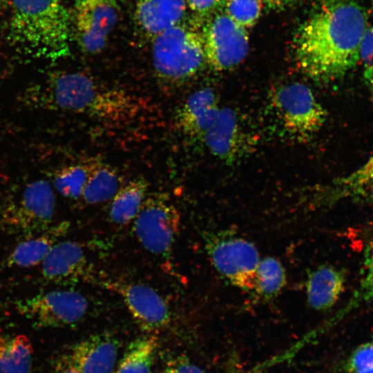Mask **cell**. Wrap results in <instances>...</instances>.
<instances>
[{
    "label": "cell",
    "instance_id": "cell-1",
    "mask_svg": "<svg viewBox=\"0 0 373 373\" xmlns=\"http://www.w3.org/2000/svg\"><path fill=\"white\" fill-rule=\"evenodd\" d=\"M367 15L353 0H325L298 29L296 57L302 70L324 82L342 77L359 61Z\"/></svg>",
    "mask_w": 373,
    "mask_h": 373
},
{
    "label": "cell",
    "instance_id": "cell-2",
    "mask_svg": "<svg viewBox=\"0 0 373 373\" xmlns=\"http://www.w3.org/2000/svg\"><path fill=\"white\" fill-rule=\"evenodd\" d=\"M33 107L81 113L114 122L140 114V100L118 88L104 86L80 72L57 73L28 88L23 96Z\"/></svg>",
    "mask_w": 373,
    "mask_h": 373
},
{
    "label": "cell",
    "instance_id": "cell-3",
    "mask_svg": "<svg viewBox=\"0 0 373 373\" xmlns=\"http://www.w3.org/2000/svg\"><path fill=\"white\" fill-rule=\"evenodd\" d=\"M7 40L17 52L55 59L69 51L70 20L61 0H10Z\"/></svg>",
    "mask_w": 373,
    "mask_h": 373
},
{
    "label": "cell",
    "instance_id": "cell-4",
    "mask_svg": "<svg viewBox=\"0 0 373 373\" xmlns=\"http://www.w3.org/2000/svg\"><path fill=\"white\" fill-rule=\"evenodd\" d=\"M153 64L162 81L177 85L193 76L205 59L202 36L182 24L154 38Z\"/></svg>",
    "mask_w": 373,
    "mask_h": 373
},
{
    "label": "cell",
    "instance_id": "cell-5",
    "mask_svg": "<svg viewBox=\"0 0 373 373\" xmlns=\"http://www.w3.org/2000/svg\"><path fill=\"white\" fill-rule=\"evenodd\" d=\"M204 248L211 265L231 285L253 291L259 251L249 240L231 232H207Z\"/></svg>",
    "mask_w": 373,
    "mask_h": 373
},
{
    "label": "cell",
    "instance_id": "cell-6",
    "mask_svg": "<svg viewBox=\"0 0 373 373\" xmlns=\"http://www.w3.org/2000/svg\"><path fill=\"white\" fill-rule=\"evenodd\" d=\"M55 197L51 185L44 180L29 183L17 199L4 207L1 225L12 234L26 238L41 233L52 225Z\"/></svg>",
    "mask_w": 373,
    "mask_h": 373
},
{
    "label": "cell",
    "instance_id": "cell-7",
    "mask_svg": "<svg viewBox=\"0 0 373 373\" xmlns=\"http://www.w3.org/2000/svg\"><path fill=\"white\" fill-rule=\"evenodd\" d=\"M180 214L164 193L146 195L134 219L133 231L139 242L150 253L168 256L179 231Z\"/></svg>",
    "mask_w": 373,
    "mask_h": 373
},
{
    "label": "cell",
    "instance_id": "cell-8",
    "mask_svg": "<svg viewBox=\"0 0 373 373\" xmlns=\"http://www.w3.org/2000/svg\"><path fill=\"white\" fill-rule=\"evenodd\" d=\"M86 298L71 289L39 294L15 303L17 312L42 327H64L80 323L88 314Z\"/></svg>",
    "mask_w": 373,
    "mask_h": 373
},
{
    "label": "cell",
    "instance_id": "cell-9",
    "mask_svg": "<svg viewBox=\"0 0 373 373\" xmlns=\"http://www.w3.org/2000/svg\"><path fill=\"white\" fill-rule=\"evenodd\" d=\"M273 100L283 126L296 135L309 136L318 131L325 122V110L303 84L281 86Z\"/></svg>",
    "mask_w": 373,
    "mask_h": 373
},
{
    "label": "cell",
    "instance_id": "cell-10",
    "mask_svg": "<svg viewBox=\"0 0 373 373\" xmlns=\"http://www.w3.org/2000/svg\"><path fill=\"white\" fill-rule=\"evenodd\" d=\"M202 37L205 60L216 70L233 68L247 55L249 42L245 28L226 14H216L207 23Z\"/></svg>",
    "mask_w": 373,
    "mask_h": 373
},
{
    "label": "cell",
    "instance_id": "cell-11",
    "mask_svg": "<svg viewBox=\"0 0 373 373\" xmlns=\"http://www.w3.org/2000/svg\"><path fill=\"white\" fill-rule=\"evenodd\" d=\"M101 285L122 298L138 326L148 332L166 328L171 313L164 299L153 288L135 282L102 280Z\"/></svg>",
    "mask_w": 373,
    "mask_h": 373
},
{
    "label": "cell",
    "instance_id": "cell-12",
    "mask_svg": "<svg viewBox=\"0 0 373 373\" xmlns=\"http://www.w3.org/2000/svg\"><path fill=\"white\" fill-rule=\"evenodd\" d=\"M75 8L81 48L88 53L100 52L117 19V0H85Z\"/></svg>",
    "mask_w": 373,
    "mask_h": 373
},
{
    "label": "cell",
    "instance_id": "cell-13",
    "mask_svg": "<svg viewBox=\"0 0 373 373\" xmlns=\"http://www.w3.org/2000/svg\"><path fill=\"white\" fill-rule=\"evenodd\" d=\"M41 265L44 280L56 285L74 286L93 277L84 249L71 240L57 242Z\"/></svg>",
    "mask_w": 373,
    "mask_h": 373
},
{
    "label": "cell",
    "instance_id": "cell-14",
    "mask_svg": "<svg viewBox=\"0 0 373 373\" xmlns=\"http://www.w3.org/2000/svg\"><path fill=\"white\" fill-rule=\"evenodd\" d=\"M119 347L113 334L97 333L74 344L61 358L81 373H113Z\"/></svg>",
    "mask_w": 373,
    "mask_h": 373
},
{
    "label": "cell",
    "instance_id": "cell-15",
    "mask_svg": "<svg viewBox=\"0 0 373 373\" xmlns=\"http://www.w3.org/2000/svg\"><path fill=\"white\" fill-rule=\"evenodd\" d=\"M211 153L226 162L236 161L245 151L246 138L234 111L220 108L202 139Z\"/></svg>",
    "mask_w": 373,
    "mask_h": 373
},
{
    "label": "cell",
    "instance_id": "cell-16",
    "mask_svg": "<svg viewBox=\"0 0 373 373\" xmlns=\"http://www.w3.org/2000/svg\"><path fill=\"white\" fill-rule=\"evenodd\" d=\"M220 110L217 96L211 88L198 90L187 98L178 111V126L186 135L202 139Z\"/></svg>",
    "mask_w": 373,
    "mask_h": 373
},
{
    "label": "cell",
    "instance_id": "cell-17",
    "mask_svg": "<svg viewBox=\"0 0 373 373\" xmlns=\"http://www.w3.org/2000/svg\"><path fill=\"white\" fill-rule=\"evenodd\" d=\"M344 271L330 265H321L312 270L306 279V299L315 310L331 309L339 299L345 285Z\"/></svg>",
    "mask_w": 373,
    "mask_h": 373
},
{
    "label": "cell",
    "instance_id": "cell-18",
    "mask_svg": "<svg viewBox=\"0 0 373 373\" xmlns=\"http://www.w3.org/2000/svg\"><path fill=\"white\" fill-rule=\"evenodd\" d=\"M185 11V0H138L135 19L144 33L155 38L179 24Z\"/></svg>",
    "mask_w": 373,
    "mask_h": 373
},
{
    "label": "cell",
    "instance_id": "cell-19",
    "mask_svg": "<svg viewBox=\"0 0 373 373\" xmlns=\"http://www.w3.org/2000/svg\"><path fill=\"white\" fill-rule=\"evenodd\" d=\"M323 199L328 204L340 200L373 204V154L354 171L333 182Z\"/></svg>",
    "mask_w": 373,
    "mask_h": 373
},
{
    "label": "cell",
    "instance_id": "cell-20",
    "mask_svg": "<svg viewBox=\"0 0 373 373\" xmlns=\"http://www.w3.org/2000/svg\"><path fill=\"white\" fill-rule=\"evenodd\" d=\"M69 223L64 221L51 225L44 232L26 238L12 250L4 263L6 267H30L41 264L52 247L68 231Z\"/></svg>",
    "mask_w": 373,
    "mask_h": 373
},
{
    "label": "cell",
    "instance_id": "cell-21",
    "mask_svg": "<svg viewBox=\"0 0 373 373\" xmlns=\"http://www.w3.org/2000/svg\"><path fill=\"white\" fill-rule=\"evenodd\" d=\"M149 183L137 178L123 185L113 197L108 216L118 225L128 224L136 218L147 195Z\"/></svg>",
    "mask_w": 373,
    "mask_h": 373
},
{
    "label": "cell",
    "instance_id": "cell-22",
    "mask_svg": "<svg viewBox=\"0 0 373 373\" xmlns=\"http://www.w3.org/2000/svg\"><path fill=\"white\" fill-rule=\"evenodd\" d=\"M116 170L106 164H90V171L81 198L88 204H95L112 199L123 186Z\"/></svg>",
    "mask_w": 373,
    "mask_h": 373
},
{
    "label": "cell",
    "instance_id": "cell-23",
    "mask_svg": "<svg viewBox=\"0 0 373 373\" xmlns=\"http://www.w3.org/2000/svg\"><path fill=\"white\" fill-rule=\"evenodd\" d=\"M32 355V346L26 336H0V373H30Z\"/></svg>",
    "mask_w": 373,
    "mask_h": 373
},
{
    "label": "cell",
    "instance_id": "cell-24",
    "mask_svg": "<svg viewBox=\"0 0 373 373\" xmlns=\"http://www.w3.org/2000/svg\"><path fill=\"white\" fill-rule=\"evenodd\" d=\"M157 347L154 336L135 340L130 343L113 373H151Z\"/></svg>",
    "mask_w": 373,
    "mask_h": 373
},
{
    "label": "cell",
    "instance_id": "cell-25",
    "mask_svg": "<svg viewBox=\"0 0 373 373\" xmlns=\"http://www.w3.org/2000/svg\"><path fill=\"white\" fill-rule=\"evenodd\" d=\"M287 283L285 269L279 260L268 256L260 259L256 271L254 292L267 300L276 297Z\"/></svg>",
    "mask_w": 373,
    "mask_h": 373
},
{
    "label": "cell",
    "instance_id": "cell-26",
    "mask_svg": "<svg viewBox=\"0 0 373 373\" xmlns=\"http://www.w3.org/2000/svg\"><path fill=\"white\" fill-rule=\"evenodd\" d=\"M373 303V236L367 245L363 267V274L358 285L346 305L334 317L339 321L358 307Z\"/></svg>",
    "mask_w": 373,
    "mask_h": 373
},
{
    "label": "cell",
    "instance_id": "cell-27",
    "mask_svg": "<svg viewBox=\"0 0 373 373\" xmlns=\"http://www.w3.org/2000/svg\"><path fill=\"white\" fill-rule=\"evenodd\" d=\"M90 171V164L66 166L57 171L53 178L57 191L70 199L81 198Z\"/></svg>",
    "mask_w": 373,
    "mask_h": 373
},
{
    "label": "cell",
    "instance_id": "cell-28",
    "mask_svg": "<svg viewBox=\"0 0 373 373\" xmlns=\"http://www.w3.org/2000/svg\"><path fill=\"white\" fill-rule=\"evenodd\" d=\"M226 15L243 28L252 26L259 18L261 0H226Z\"/></svg>",
    "mask_w": 373,
    "mask_h": 373
},
{
    "label": "cell",
    "instance_id": "cell-29",
    "mask_svg": "<svg viewBox=\"0 0 373 373\" xmlns=\"http://www.w3.org/2000/svg\"><path fill=\"white\" fill-rule=\"evenodd\" d=\"M359 61L365 84L373 98V23L367 24L361 44Z\"/></svg>",
    "mask_w": 373,
    "mask_h": 373
},
{
    "label": "cell",
    "instance_id": "cell-30",
    "mask_svg": "<svg viewBox=\"0 0 373 373\" xmlns=\"http://www.w3.org/2000/svg\"><path fill=\"white\" fill-rule=\"evenodd\" d=\"M370 365H373V341L360 345L352 353L346 363V369L352 373Z\"/></svg>",
    "mask_w": 373,
    "mask_h": 373
},
{
    "label": "cell",
    "instance_id": "cell-31",
    "mask_svg": "<svg viewBox=\"0 0 373 373\" xmlns=\"http://www.w3.org/2000/svg\"><path fill=\"white\" fill-rule=\"evenodd\" d=\"M162 373H206L186 356L169 357L165 362Z\"/></svg>",
    "mask_w": 373,
    "mask_h": 373
},
{
    "label": "cell",
    "instance_id": "cell-32",
    "mask_svg": "<svg viewBox=\"0 0 373 373\" xmlns=\"http://www.w3.org/2000/svg\"><path fill=\"white\" fill-rule=\"evenodd\" d=\"M190 8L201 15H206L213 11L221 0H185Z\"/></svg>",
    "mask_w": 373,
    "mask_h": 373
},
{
    "label": "cell",
    "instance_id": "cell-33",
    "mask_svg": "<svg viewBox=\"0 0 373 373\" xmlns=\"http://www.w3.org/2000/svg\"><path fill=\"white\" fill-rule=\"evenodd\" d=\"M55 373H81L77 369L65 361L61 357L58 360L55 368Z\"/></svg>",
    "mask_w": 373,
    "mask_h": 373
},
{
    "label": "cell",
    "instance_id": "cell-34",
    "mask_svg": "<svg viewBox=\"0 0 373 373\" xmlns=\"http://www.w3.org/2000/svg\"><path fill=\"white\" fill-rule=\"evenodd\" d=\"M294 0H261L262 3H265L269 8H279L285 6Z\"/></svg>",
    "mask_w": 373,
    "mask_h": 373
},
{
    "label": "cell",
    "instance_id": "cell-35",
    "mask_svg": "<svg viewBox=\"0 0 373 373\" xmlns=\"http://www.w3.org/2000/svg\"><path fill=\"white\" fill-rule=\"evenodd\" d=\"M352 373H373V365L362 367Z\"/></svg>",
    "mask_w": 373,
    "mask_h": 373
},
{
    "label": "cell",
    "instance_id": "cell-36",
    "mask_svg": "<svg viewBox=\"0 0 373 373\" xmlns=\"http://www.w3.org/2000/svg\"><path fill=\"white\" fill-rule=\"evenodd\" d=\"M10 0H0V13L9 5Z\"/></svg>",
    "mask_w": 373,
    "mask_h": 373
},
{
    "label": "cell",
    "instance_id": "cell-37",
    "mask_svg": "<svg viewBox=\"0 0 373 373\" xmlns=\"http://www.w3.org/2000/svg\"><path fill=\"white\" fill-rule=\"evenodd\" d=\"M73 1H75V4H77V3H80V2H82V1H85V0H73Z\"/></svg>",
    "mask_w": 373,
    "mask_h": 373
},
{
    "label": "cell",
    "instance_id": "cell-38",
    "mask_svg": "<svg viewBox=\"0 0 373 373\" xmlns=\"http://www.w3.org/2000/svg\"><path fill=\"white\" fill-rule=\"evenodd\" d=\"M234 373H245V372H236Z\"/></svg>",
    "mask_w": 373,
    "mask_h": 373
},
{
    "label": "cell",
    "instance_id": "cell-39",
    "mask_svg": "<svg viewBox=\"0 0 373 373\" xmlns=\"http://www.w3.org/2000/svg\"><path fill=\"white\" fill-rule=\"evenodd\" d=\"M222 1H225L226 0H222Z\"/></svg>",
    "mask_w": 373,
    "mask_h": 373
}]
</instances>
